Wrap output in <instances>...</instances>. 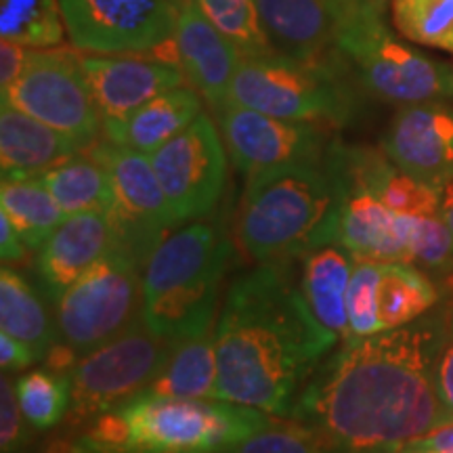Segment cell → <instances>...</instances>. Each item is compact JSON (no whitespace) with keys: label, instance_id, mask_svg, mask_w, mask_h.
<instances>
[{"label":"cell","instance_id":"21","mask_svg":"<svg viewBox=\"0 0 453 453\" xmlns=\"http://www.w3.org/2000/svg\"><path fill=\"white\" fill-rule=\"evenodd\" d=\"M82 151V145L47 127V124L15 110L0 107V168L3 180L42 177L50 168Z\"/></svg>","mask_w":453,"mask_h":453},{"label":"cell","instance_id":"11","mask_svg":"<svg viewBox=\"0 0 453 453\" xmlns=\"http://www.w3.org/2000/svg\"><path fill=\"white\" fill-rule=\"evenodd\" d=\"M3 104L59 130L88 150L104 133V120L84 78L81 55L70 49H32L26 70Z\"/></svg>","mask_w":453,"mask_h":453},{"label":"cell","instance_id":"14","mask_svg":"<svg viewBox=\"0 0 453 453\" xmlns=\"http://www.w3.org/2000/svg\"><path fill=\"white\" fill-rule=\"evenodd\" d=\"M150 157L180 223L214 211L226 180V147L208 113L202 111Z\"/></svg>","mask_w":453,"mask_h":453},{"label":"cell","instance_id":"39","mask_svg":"<svg viewBox=\"0 0 453 453\" xmlns=\"http://www.w3.org/2000/svg\"><path fill=\"white\" fill-rule=\"evenodd\" d=\"M36 361H38L36 353H34L26 342L9 336V334L0 332V365H3L4 373L26 370V367L36 364Z\"/></svg>","mask_w":453,"mask_h":453},{"label":"cell","instance_id":"28","mask_svg":"<svg viewBox=\"0 0 453 453\" xmlns=\"http://www.w3.org/2000/svg\"><path fill=\"white\" fill-rule=\"evenodd\" d=\"M0 212L11 220L15 231L30 250H41L44 242L65 220V212L57 203L41 177L26 180H3Z\"/></svg>","mask_w":453,"mask_h":453},{"label":"cell","instance_id":"10","mask_svg":"<svg viewBox=\"0 0 453 453\" xmlns=\"http://www.w3.org/2000/svg\"><path fill=\"white\" fill-rule=\"evenodd\" d=\"M87 151L107 170L111 180V248L145 267L151 252L168 237V231L180 225L164 194L151 157L107 139L97 141Z\"/></svg>","mask_w":453,"mask_h":453},{"label":"cell","instance_id":"37","mask_svg":"<svg viewBox=\"0 0 453 453\" xmlns=\"http://www.w3.org/2000/svg\"><path fill=\"white\" fill-rule=\"evenodd\" d=\"M437 395L443 413V426L453 424V315L437 364Z\"/></svg>","mask_w":453,"mask_h":453},{"label":"cell","instance_id":"44","mask_svg":"<svg viewBox=\"0 0 453 453\" xmlns=\"http://www.w3.org/2000/svg\"><path fill=\"white\" fill-rule=\"evenodd\" d=\"M441 217L449 226L453 234V180L443 189V196H441Z\"/></svg>","mask_w":453,"mask_h":453},{"label":"cell","instance_id":"13","mask_svg":"<svg viewBox=\"0 0 453 453\" xmlns=\"http://www.w3.org/2000/svg\"><path fill=\"white\" fill-rule=\"evenodd\" d=\"M212 111L226 154L248 179L290 164L324 162L334 143L326 124L283 120L231 99Z\"/></svg>","mask_w":453,"mask_h":453},{"label":"cell","instance_id":"24","mask_svg":"<svg viewBox=\"0 0 453 453\" xmlns=\"http://www.w3.org/2000/svg\"><path fill=\"white\" fill-rule=\"evenodd\" d=\"M217 344L214 327L174 344L160 376L143 395L177 396V399H212L217 396Z\"/></svg>","mask_w":453,"mask_h":453},{"label":"cell","instance_id":"41","mask_svg":"<svg viewBox=\"0 0 453 453\" xmlns=\"http://www.w3.org/2000/svg\"><path fill=\"white\" fill-rule=\"evenodd\" d=\"M26 250L27 246L15 231V226L0 212V257H3V263H19L26 257Z\"/></svg>","mask_w":453,"mask_h":453},{"label":"cell","instance_id":"12","mask_svg":"<svg viewBox=\"0 0 453 453\" xmlns=\"http://www.w3.org/2000/svg\"><path fill=\"white\" fill-rule=\"evenodd\" d=\"M59 4L76 49L141 55L173 41L183 0H59Z\"/></svg>","mask_w":453,"mask_h":453},{"label":"cell","instance_id":"5","mask_svg":"<svg viewBox=\"0 0 453 453\" xmlns=\"http://www.w3.org/2000/svg\"><path fill=\"white\" fill-rule=\"evenodd\" d=\"M229 258L231 240L220 225L191 223L173 231L143 267L145 326L173 342L211 332Z\"/></svg>","mask_w":453,"mask_h":453},{"label":"cell","instance_id":"18","mask_svg":"<svg viewBox=\"0 0 453 453\" xmlns=\"http://www.w3.org/2000/svg\"><path fill=\"white\" fill-rule=\"evenodd\" d=\"M174 50L187 84H191L212 110L223 105L229 99L242 55L202 13L197 0H183L174 30Z\"/></svg>","mask_w":453,"mask_h":453},{"label":"cell","instance_id":"17","mask_svg":"<svg viewBox=\"0 0 453 453\" xmlns=\"http://www.w3.org/2000/svg\"><path fill=\"white\" fill-rule=\"evenodd\" d=\"M326 162L340 183L338 243L357 258L410 263L405 214L390 211L367 187L327 154Z\"/></svg>","mask_w":453,"mask_h":453},{"label":"cell","instance_id":"30","mask_svg":"<svg viewBox=\"0 0 453 453\" xmlns=\"http://www.w3.org/2000/svg\"><path fill=\"white\" fill-rule=\"evenodd\" d=\"M15 390L21 411L34 430L55 428L70 411V373H55L47 367L26 372L15 380Z\"/></svg>","mask_w":453,"mask_h":453},{"label":"cell","instance_id":"9","mask_svg":"<svg viewBox=\"0 0 453 453\" xmlns=\"http://www.w3.org/2000/svg\"><path fill=\"white\" fill-rule=\"evenodd\" d=\"M174 344L156 336L141 317L111 342L82 357L70 372V424L93 422L101 413L143 395L160 376Z\"/></svg>","mask_w":453,"mask_h":453},{"label":"cell","instance_id":"15","mask_svg":"<svg viewBox=\"0 0 453 453\" xmlns=\"http://www.w3.org/2000/svg\"><path fill=\"white\" fill-rule=\"evenodd\" d=\"M382 151L407 174L443 191L453 180V105H401L384 134Z\"/></svg>","mask_w":453,"mask_h":453},{"label":"cell","instance_id":"29","mask_svg":"<svg viewBox=\"0 0 453 453\" xmlns=\"http://www.w3.org/2000/svg\"><path fill=\"white\" fill-rule=\"evenodd\" d=\"M67 27L59 0H0V36L27 49H53Z\"/></svg>","mask_w":453,"mask_h":453},{"label":"cell","instance_id":"8","mask_svg":"<svg viewBox=\"0 0 453 453\" xmlns=\"http://www.w3.org/2000/svg\"><path fill=\"white\" fill-rule=\"evenodd\" d=\"M143 317V267L110 250L55 303L57 336L87 357Z\"/></svg>","mask_w":453,"mask_h":453},{"label":"cell","instance_id":"25","mask_svg":"<svg viewBox=\"0 0 453 453\" xmlns=\"http://www.w3.org/2000/svg\"><path fill=\"white\" fill-rule=\"evenodd\" d=\"M0 330L26 342L38 361L57 342V324L42 298L19 271L7 265L0 271Z\"/></svg>","mask_w":453,"mask_h":453},{"label":"cell","instance_id":"26","mask_svg":"<svg viewBox=\"0 0 453 453\" xmlns=\"http://www.w3.org/2000/svg\"><path fill=\"white\" fill-rule=\"evenodd\" d=\"M441 290L411 263H382L376 307L382 332L420 319L439 303Z\"/></svg>","mask_w":453,"mask_h":453},{"label":"cell","instance_id":"19","mask_svg":"<svg viewBox=\"0 0 453 453\" xmlns=\"http://www.w3.org/2000/svg\"><path fill=\"white\" fill-rule=\"evenodd\" d=\"M260 24L275 53L309 64L330 61L344 24L338 0H257Z\"/></svg>","mask_w":453,"mask_h":453},{"label":"cell","instance_id":"23","mask_svg":"<svg viewBox=\"0 0 453 453\" xmlns=\"http://www.w3.org/2000/svg\"><path fill=\"white\" fill-rule=\"evenodd\" d=\"M353 275V254L340 243L319 248L303 258L300 290L311 311L338 342L349 340V283Z\"/></svg>","mask_w":453,"mask_h":453},{"label":"cell","instance_id":"34","mask_svg":"<svg viewBox=\"0 0 453 453\" xmlns=\"http://www.w3.org/2000/svg\"><path fill=\"white\" fill-rule=\"evenodd\" d=\"M382 275V263L353 257V275L349 283V340L380 334L376 292Z\"/></svg>","mask_w":453,"mask_h":453},{"label":"cell","instance_id":"40","mask_svg":"<svg viewBox=\"0 0 453 453\" xmlns=\"http://www.w3.org/2000/svg\"><path fill=\"white\" fill-rule=\"evenodd\" d=\"M399 453H453V424L439 426L413 439Z\"/></svg>","mask_w":453,"mask_h":453},{"label":"cell","instance_id":"27","mask_svg":"<svg viewBox=\"0 0 453 453\" xmlns=\"http://www.w3.org/2000/svg\"><path fill=\"white\" fill-rule=\"evenodd\" d=\"M41 180L65 217L81 212H101L110 217L113 208L111 180L107 170L93 156H73L47 170Z\"/></svg>","mask_w":453,"mask_h":453},{"label":"cell","instance_id":"16","mask_svg":"<svg viewBox=\"0 0 453 453\" xmlns=\"http://www.w3.org/2000/svg\"><path fill=\"white\" fill-rule=\"evenodd\" d=\"M81 65L104 128L137 107L187 82L179 64L141 55H82Z\"/></svg>","mask_w":453,"mask_h":453},{"label":"cell","instance_id":"6","mask_svg":"<svg viewBox=\"0 0 453 453\" xmlns=\"http://www.w3.org/2000/svg\"><path fill=\"white\" fill-rule=\"evenodd\" d=\"M342 67L338 50L321 64L280 53L243 57L231 82L229 99L283 120L342 127L357 110L355 93Z\"/></svg>","mask_w":453,"mask_h":453},{"label":"cell","instance_id":"20","mask_svg":"<svg viewBox=\"0 0 453 453\" xmlns=\"http://www.w3.org/2000/svg\"><path fill=\"white\" fill-rule=\"evenodd\" d=\"M113 246L110 217L81 212L65 217L36 257V275L50 300H59L72 283L107 257Z\"/></svg>","mask_w":453,"mask_h":453},{"label":"cell","instance_id":"7","mask_svg":"<svg viewBox=\"0 0 453 453\" xmlns=\"http://www.w3.org/2000/svg\"><path fill=\"white\" fill-rule=\"evenodd\" d=\"M336 50L372 97L410 105L453 97V70L390 34L382 13H357L340 27Z\"/></svg>","mask_w":453,"mask_h":453},{"label":"cell","instance_id":"31","mask_svg":"<svg viewBox=\"0 0 453 453\" xmlns=\"http://www.w3.org/2000/svg\"><path fill=\"white\" fill-rule=\"evenodd\" d=\"M390 17L405 41L453 53V0H390Z\"/></svg>","mask_w":453,"mask_h":453},{"label":"cell","instance_id":"33","mask_svg":"<svg viewBox=\"0 0 453 453\" xmlns=\"http://www.w3.org/2000/svg\"><path fill=\"white\" fill-rule=\"evenodd\" d=\"M405 235L410 263L430 277L445 280L453 292V234L441 212L428 217L405 214Z\"/></svg>","mask_w":453,"mask_h":453},{"label":"cell","instance_id":"35","mask_svg":"<svg viewBox=\"0 0 453 453\" xmlns=\"http://www.w3.org/2000/svg\"><path fill=\"white\" fill-rule=\"evenodd\" d=\"M223 453H327L324 445L300 422L271 420L252 437Z\"/></svg>","mask_w":453,"mask_h":453},{"label":"cell","instance_id":"1","mask_svg":"<svg viewBox=\"0 0 453 453\" xmlns=\"http://www.w3.org/2000/svg\"><path fill=\"white\" fill-rule=\"evenodd\" d=\"M449 321L441 309L342 342L304 384L290 418L327 453H399L443 426L437 364Z\"/></svg>","mask_w":453,"mask_h":453},{"label":"cell","instance_id":"42","mask_svg":"<svg viewBox=\"0 0 453 453\" xmlns=\"http://www.w3.org/2000/svg\"><path fill=\"white\" fill-rule=\"evenodd\" d=\"M81 357H78L76 350L67 347L65 342H55L53 347L49 349V353L44 355V367L55 373H70L73 367L78 365Z\"/></svg>","mask_w":453,"mask_h":453},{"label":"cell","instance_id":"43","mask_svg":"<svg viewBox=\"0 0 453 453\" xmlns=\"http://www.w3.org/2000/svg\"><path fill=\"white\" fill-rule=\"evenodd\" d=\"M340 7L344 11V21L349 19V17H353L357 13H382L384 11V4L388 3V0H338Z\"/></svg>","mask_w":453,"mask_h":453},{"label":"cell","instance_id":"3","mask_svg":"<svg viewBox=\"0 0 453 453\" xmlns=\"http://www.w3.org/2000/svg\"><path fill=\"white\" fill-rule=\"evenodd\" d=\"M273 420L234 401L139 395L101 413L72 453H223Z\"/></svg>","mask_w":453,"mask_h":453},{"label":"cell","instance_id":"2","mask_svg":"<svg viewBox=\"0 0 453 453\" xmlns=\"http://www.w3.org/2000/svg\"><path fill=\"white\" fill-rule=\"evenodd\" d=\"M217 399L290 418L338 338L317 321L292 260L263 263L231 283L214 324Z\"/></svg>","mask_w":453,"mask_h":453},{"label":"cell","instance_id":"32","mask_svg":"<svg viewBox=\"0 0 453 453\" xmlns=\"http://www.w3.org/2000/svg\"><path fill=\"white\" fill-rule=\"evenodd\" d=\"M197 4L219 32L234 42L242 59L275 53L260 24L257 0H197Z\"/></svg>","mask_w":453,"mask_h":453},{"label":"cell","instance_id":"4","mask_svg":"<svg viewBox=\"0 0 453 453\" xmlns=\"http://www.w3.org/2000/svg\"><path fill=\"white\" fill-rule=\"evenodd\" d=\"M338 223L340 183L330 164H290L248 179L235 235L258 265L281 263L338 243Z\"/></svg>","mask_w":453,"mask_h":453},{"label":"cell","instance_id":"38","mask_svg":"<svg viewBox=\"0 0 453 453\" xmlns=\"http://www.w3.org/2000/svg\"><path fill=\"white\" fill-rule=\"evenodd\" d=\"M32 49L13 41L0 42V93L11 88L26 70Z\"/></svg>","mask_w":453,"mask_h":453},{"label":"cell","instance_id":"22","mask_svg":"<svg viewBox=\"0 0 453 453\" xmlns=\"http://www.w3.org/2000/svg\"><path fill=\"white\" fill-rule=\"evenodd\" d=\"M202 113V97L189 87L170 88L137 107L122 122L110 124L104 134L111 143L130 147L151 156L164 143L177 137Z\"/></svg>","mask_w":453,"mask_h":453},{"label":"cell","instance_id":"36","mask_svg":"<svg viewBox=\"0 0 453 453\" xmlns=\"http://www.w3.org/2000/svg\"><path fill=\"white\" fill-rule=\"evenodd\" d=\"M24 411H21L19 399H17L15 382L9 373L3 372L0 378V451L19 453L24 449L30 433Z\"/></svg>","mask_w":453,"mask_h":453}]
</instances>
